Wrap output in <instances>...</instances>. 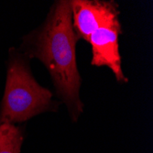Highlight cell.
Returning <instances> with one entry per match:
<instances>
[{
	"mask_svg": "<svg viewBox=\"0 0 153 153\" xmlns=\"http://www.w3.org/2000/svg\"><path fill=\"white\" fill-rule=\"evenodd\" d=\"M73 27L78 38L89 41L94 31L104 24L118 19V7L115 2L75 0L70 2Z\"/></svg>",
	"mask_w": 153,
	"mask_h": 153,
	"instance_id": "obj_4",
	"label": "cell"
},
{
	"mask_svg": "<svg viewBox=\"0 0 153 153\" xmlns=\"http://www.w3.org/2000/svg\"><path fill=\"white\" fill-rule=\"evenodd\" d=\"M51 91L35 81L23 59L13 55L7 69L0 124L26 121L51 108Z\"/></svg>",
	"mask_w": 153,
	"mask_h": 153,
	"instance_id": "obj_2",
	"label": "cell"
},
{
	"mask_svg": "<svg viewBox=\"0 0 153 153\" xmlns=\"http://www.w3.org/2000/svg\"><path fill=\"white\" fill-rule=\"evenodd\" d=\"M69 1H60L36 39L32 41L31 55L44 63L49 70L58 94L67 105L74 120L82 112L79 97L81 76L77 70L75 43Z\"/></svg>",
	"mask_w": 153,
	"mask_h": 153,
	"instance_id": "obj_1",
	"label": "cell"
},
{
	"mask_svg": "<svg viewBox=\"0 0 153 153\" xmlns=\"http://www.w3.org/2000/svg\"><path fill=\"white\" fill-rule=\"evenodd\" d=\"M120 23L118 19L109 21L90 36L89 41L93 50L92 64L95 66H108L113 71L118 82H127L121 69V59L118 50V35Z\"/></svg>",
	"mask_w": 153,
	"mask_h": 153,
	"instance_id": "obj_3",
	"label": "cell"
},
{
	"mask_svg": "<svg viewBox=\"0 0 153 153\" xmlns=\"http://www.w3.org/2000/svg\"><path fill=\"white\" fill-rule=\"evenodd\" d=\"M23 142L22 130L14 124H0V153H19Z\"/></svg>",
	"mask_w": 153,
	"mask_h": 153,
	"instance_id": "obj_5",
	"label": "cell"
}]
</instances>
